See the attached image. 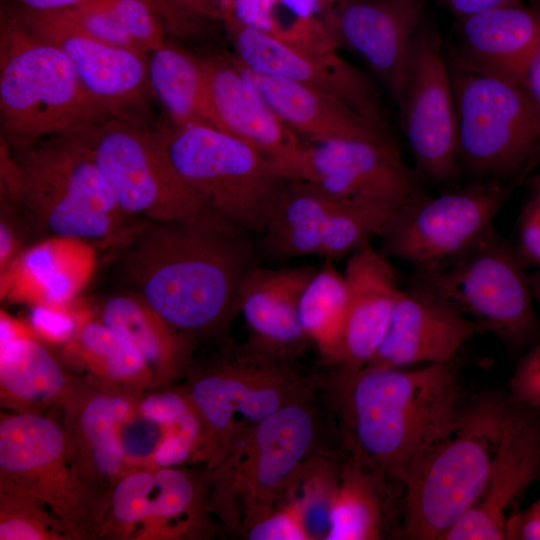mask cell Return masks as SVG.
Returning <instances> with one entry per match:
<instances>
[{
	"mask_svg": "<svg viewBox=\"0 0 540 540\" xmlns=\"http://www.w3.org/2000/svg\"><path fill=\"white\" fill-rule=\"evenodd\" d=\"M224 20L234 48L233 56L244 66L332 95L375 125L388 130L374 85L336 50L298 47L230 18Z\"/></svg>",
	"mask_w": 540,
	"mask_h": 540,
	"instance_id": "15",
	"label": "cell"
},
{
	"mask_svg": "<svg viewBox=\"0 0 540 540\" xmlns=\"http://www.w3.org/2000/svg\"><path fill=\"white\" fill-rule=\"evenodd\" d=\"M516 2H522V0H441V3L457 19L492 7Z\"/></svg>",
	"mask_w": 540,
	"mask_h": 540,
	"instance_id": "48",
	"label": "cell"
},
{
	"mask_svg": "<svg viewBox=\"0 0 540 540\" xmlns=\"http://www.w3.org/2000/svg\"><path fill=\"white\" fill-rule=\"evenodd\" d=\"M516 253L525 268L540 270V191L532 195L523 205L515 228Z\"/></svg>",
	"mask_w": 540,
	"mask_h": 540,
	"instance_id": "40",
	"label": "cell"
},
{
	"mask_svg": "<svg viewBox=\"0 0 540 540\" xmlns=\"http://www.w3.org/2000/svg\"><path fill=\"white\" fill-rule=\"evenodd\" d=\"M249 540H314L304 502L284 495L245 530Z\"/></svg>",
	"mask_w": 540,
	"mask_h": 540,
	"instance_id": "35",
	"label": "cell"
},
{
	"mask_svg": "<svg viewBox=\"0 0 540 540\" xmlns=\"http://www.w3.org/2000/svg\"><path fill=\"white\" fill-rule=\"evenodd\" d=\"M348 303L344 273L325 260L303 289L298 315L312 344L333 365H338L342 355Z\"/></svg>",
	"mask_w": 540,
	"mask_h": 540,
	"instance_id": "29",
	"label": "cell"
},
{
	"mask_svg": "<svg viewBox=\"0 0 540 540\" xmlns=\"http://www.w3.org/2000/svg\"><path fill=\"white\" fill-rule=\"evenodd\" d=\"M539 42L540 9L516 2L459 18L451 54L476 70L519 86Z\"/></svg>",
	"mask_w": 540,
	"mask_h": 540,
	"instance_id": "23",
	"label": "cell"
},
{
	"mask_svg": "<svg viewBox=\"0 0 540 540\" xmlns=\"http://www.w3.org/2000/svg\"><path fill=\"white\" fill-rule=\"evenodd\" d=\"M484 330L451 304L413 283L400 289L385 335L364 367L450 363Z\"/></svg>",
	"mask_w": 540,
	"mask_h": 540,
	"instance_id": "18",
	"label": "cell"
},
{
	"mask_svg": "<svg viewBox=\"0 0 540 540\" xmlns=\"http://www.w3.org/2000/svg\"><path fill=\"white\" fill-rule=\"evenodd\" d=\"M101 317L102 323L127 339L157 369L174 371L188 355L191 336L173 327L133 290L110 296Z\"/></svg>",
	"mask_w": 540,
	"mask_h": 540,
	"instance_id": "28",
	"label": "cell"
},
{
	"mask_svg": "<svg viewBox=\"0 0 540 540\" xmlns=\"http://www.w3.org/2000/svg\"><path fill=\"white\" fill-rule=\"evenodd\" d=\"M530 184L532 190L540 191V169L531 177Z\"/></svg>",
	"mask_w": 540,
	"mask_h": 540,
	"instance_id": "52",
	"label": "cell"
},
{
	"mask_svg": "<svg viewBox=\"0 0 540 540\" xmlns=\"http://www.w3.org/2000/svg\"><path fill=\"white\" fill-rule=\"evenodd\" d=\"M120 209L139 222L202 219L210 211L179 175L155 131L130 114L80 128Z\"/></svg>",
	"mask_w": 540,
	"mask_h": 540,
	"instance_id": "8",
	"label": "cell"
},
{
	"mask_svg": "<svg viewBox=\"0 0 540 540\" xmlns=\"http://www.w3.org/2000/svg\"><path fill=\"white\" fill-rule=\"evenodd\" d=\"M148 55V85L170 117V122L180 126H210L224 131L201 60L166 43Z\"/></svg>",
	"mask_w": 540,
	"mask_h": 540,
	"instance_id": "27",
	"label": "cell"
},
{
	"mask_svg": "<svg viewBox=\"0 0 540 540\" xmlns=\"http://www.w3.org/2000/svg\"><path fill=\"white\" fill-rule=\"evenodd\" d=\"M287 180L309 182L344 200L402 206L423 195L390 134L306 142Z\"/></svg>",
	"mask_w": 540,
	"mask_h": 540,
	"instance_id": "14",
	"label": "cell"
},
{
	"mask_svg": "<svg viewBox=\"0 0 540 540\" xmlns=\"http://www.w3.org/2000/svg\"><path fill=\"white\" fill-rule=\"evenodd\" d=\"M12 11L34 34L61 49L85 88L118 112L130 114L127 109L150 90L145 55L100 41L63 11L22 6Z\"/></svg>",
	"mask_w": 540,
	"mask_h": 540,
	"instance_id": "16",
	"label": "cell"
},
{
	"mask_svg": "<svg viewBox=\"0 0 540 540\" xmlns=\"http://www.w3.org/2000/svg\"><path fill=\"white\" fill-rule=\"evenodd\" d=\"M123 114L92 95L66 54L12 10L0 29V123L4 145L25 149L50 136Z\"/></svg>",
	"mask_w": 540,
	"mask_h": 540,
	"instance_id": "5",
	"label": "cell"
},
{
	"mask_svg": "<svg viewBox=\"0 0 540 540\" xmlns=\"http://www.w3.org/2000/svg\"><path fill=\"white\" fill-rule=\"evenodd\" d=\"M129 409V403L122 397L98 395L81 412L80 431L101 474L111 475L120 466L124 449L116 437L115 426Z\"/></svg>",
	"mask_w": 540,
	"mask_h": 540,
	"instance_id": "33",
	"label": "cell"
},
{
	"mask_svg": "<svg viewBox=\"0 0 540 540\" xmlns=\"http://www.w3.org/2000/svg\"><path fill=\"white\" fill-rule=\"evenodd\" d=\"M519 86L540 111V42L524 69Z\"/></svg>",
	"mask_w": 540,
	"mask_h": 540,
	"instance_id": "46",
	"label": "cell"
},
{
	"mask_svg": "<svg viewBox=\"0 0 540 540\" xmlns=\"http://www.w3.org/2000/svg\"><path fill=\"white\" fill-rule=\"evenodd\" d=\"M105 1L141 53L165 43L162 20L151 0Z\"/></svg>",
	"mask_w": 540,
	"mask_h": 540,
	"instance_id": "36",
	"label": "cell"
},
{
	"mask_svg": "<svg viewBox=\"0 0 540 540\" xmlns=\"http://www.w3.org/2000/svg\"><path fill=\"white\" fill-rule=\"evenodd\" d=\"M45 538L42 531L29 520L20 517H2L1 540H33Z\"/></svg>",
	"mask_w": 540,
	"mask_h": 540,
	"instance_id": "45",
	"label": "cell"
},
{
	"mask_svg": "<svg viewBox=\"0 0 540 540\" xmlns=\"http://www.w3.org/2000/svg\"><path fill=\"white\" fill-rule=\"evenodd\" d=\"M339 200L309 182L289 180L261 233L257 256L286 261L319 255L327 222Z\"/></svg>",
	"mask_w": 540,
	"mask_h": 540,
	"instance_id": "25",
	"label": "cell"
},
{
	"mask_svg": "<svg viewBox=\"0 0 540 540\" xmlns=\"http://www.w3.org/2000/svg\"><path fill=\"white\" fill-rule=\"evenodd\" d=\"M539 475L540 421L536 412L517 407L481 495L441 540L507 539L516 505Z\"/></svg>",
	"mask_w": 540,
	"mask_h": 540,
	"instance_id": "19",
	"label": "cell"
},
{
	"mask_svg": "<svg viewBox=\"0 0 540 540\" xmlns=\"http://www.w3.org/2000/svg\"><path fill=\"white\" fill-rule=\"evenodd\" d=\"M19 6L35 11H63L91 0H13Z\"/></svg>",
	"mask_w": 540,
	"mask_h": 540,
	"instance_id": "49",
	"label": "cell"
},
{
	"mask_svg": "<svg viewBox=\"0 0 540 540\" xmlns=\"http://www.w3.org/2000/svg\"><path fill=\"white\" fill-rule=\"evenodd\" d=\"M65 438L51 419L21 414L0 424V466L13 475H33L60 461Z\"/></svg>",
	"mask_w": 540,
	"mask_h": 540,
	"instance_id": "30",
	"label": "cell"
},
{
	"mask_svg": "<svg viewBox=\"0 0 540 540\" xmlns=\"http://www.w3.org/2000/svg\"><path fill=\"white\" fill-rule=\"evenodd\" d=\"M425 0H337L325 17L338 42L359 55L397 103Z\"/></svg>",
	"mask_w": 540,
	"mask_h": 540,
	"instance_id": "17",
	"label": "cell"
},
{
	"mask_svg": "<svg viewBox=\"0 0 540 540\" xmlns=\"http://www.w3.org/2000/svg\"><path fill=\"white\" fill-rule=\"evenodd\" d=\"M317 268L252 267L239 291V311L247 325L246 345L269 358L292 362L312 342L298 315L300 296Z\"/></svg>",
	"mask_w": 540,
	"mask_h": 540,
	"instance_id": "20",
	"label": "cell"
},
{
	"mask_svg": "<svg viewBox=\"0 0 540 540\" xmlns=\"http://www.w3.org/2000/svg\"><path fill=\"white\" fill-rule=\"evenodd\" d=\"M0 382L17 398L40 400L59 392L64 377L44 346L32 339L15 338L1 346Z\"/></svg>",
	"mask_w": 540,
	"mask_h": 540,
	"instance_id": "31",
	"label": "cell"
},
{
	"mask_svg": "<svg viewBox=\"0 0 540 540\" xmlns=\"http://www.w3.org/2000/svg\"><path fill=\"white\" fill-rule=\"evenodd\" d=\"M63 12L100 41L143 54L131 40L105 0H91L63 10Z\"/></svg>",
	"mask_w": 540,
	"mask_h": 540,
	"instance_id": "37",
	"label": "cell"
},
{
	"mask_svg": "<svg viewBox=\"0 0 540 540\" xmlns=\"http://www.w3.org/2000/svg\"><path fill=\"white\" fill-rule=\"evenodd\" d=\"M1 163L4 197L38 236L120 249L142 223L120 209L81 129L22 150L5 146Z\"/></svg>",
	"mask_w": 540,
	"mask_h": 540,
	"instance_id": "3",
	"label": "cell"
},
{
	"mask_svg": "<svg viewBox=\"0 0 540 540\" xmlns=\"http://www.w3.org/2000/svg\"><path fill=\"white\" fill-rule=\"evenodd\" d=\"M319 426L309 400L286 405L251 428L224 457L232 522L245 530L269 511L317 453Z\"/></svg>",
	"mask_w": 540,
	"mask_h": 540,
	"instance_id": "12",
	"label": "cell"
},
{
	"mask_svg": "<svg viewBox=\"0 0 540 540\" xmlns=\"http://www.w3.org/2000/svg\"><path fill=\"white\" fill-rule=\"evenodd\" d=\"M201 62L224 131L257 149L286 179L306 142L280 119L230 58Z\"/></svg>",
	"mask_w": 540,
	"mask_h": 540,
	"instance_id": "21",
	"label": "cell"
},
{
	"mask_svg": "<svg viewBox=\"0 0 540 540\" xmlns=\"http://www.w3.org/2000/svg\"><path fill=\"white\" fill-rule=\"evenodd\" d=\"M78 345L84 358L112 379L135 377L147 365L134 345L102 322L85 324L79 330Z\"/></svg>",
	"mask_w": 540,
	"mask_h": 540,
	"instance_id": "34",
	"label": "cell"
},
{
	"mask_svg": "<svg viewBox=\"0 0 540 540\" xmlns=\"http://www.w3.org/2000/svg\"><path fill=\"white\" fill-rule=\"evenodd\" d=\"M151 1L169 29L177 34L195 31L203 18H222L221 12L206 0Z\"/></svg>",
	"mask_w": 540,
	"mask_h": 540,
	"instance_id": "41",
	"label": "cell"
},
{
	"mask_svg": "<svg viewBox=\"0 0 540 540\" xmlns=\"http://www.w3.org/2000/svg\"><path fill=\"white\" fill-rule=\"evenodd\" d=\"M234 66L259 91L280 119L309 142L389 134L336 97L300 83L253 71L234 56Z\"/></svg>",
	"mask_w": 540,
	"mask_h": 540,
	"instance_id": "24",
	"label": "cell"
},
{
	"mask_svg": "<svg viewBox=\"0 0 540 540\" xmlns=\"http://www.w3.org/2000/svg\"><path fill=\"white\" fill-rule=\"evenodd\" d=\"M335 386L351 458L401 487L423 446L457 409L452 362L414 369L363 367L337 375Z\"/></svg>",
	"mask_w": 540,
	"mask_h": 540,
	"instance_id": "2",
	"label": "cell"
},
{
	"mask_svg": "<svg viewBox=\"0 0 540 540\" xmlns=\"http://www.w3.org/2000/svg\"><path fill=\"white\" fill-rule=\"evenodd\" d=\"M311 394V383L291 362L269 358L246 344L230 348L197 374L188 393L205 421L217 460L262 420L286 405L309 400Z\"/></svg>",
	"mask_w": 540,
	"mask_h": 540,
	"instance_id": "11",
	"label": "cell"
},
{
	"mask_svg": "<svg viewBox=\"0 0 540 540\" xmlns=\"http://www.w3.org/2000/svg\"><path fill=\"white\" fill-rule=\"evenodd\" d=\"M291 13L304 19L325 18L337 0H279Z\"/></svg>",
	"mask_w": 540,
	"mask_h": 540,
	"instance_id": "47",
	"label": "cell"
},
{
	"mask_svg": "<svg viewBox=\"0 0 540 540\" xmlns=\"http://www.w3.org/2000/svg\"><path fill=\"white\" fill-rule=\"evenodd\" d=\"M396 104L419 177L438 185L456 182L462 169L451 76L441 37L423 19Z\"/></svg>",
	"mask_w": 540,
	"mask_h": 540,
	"instance_id": "13",
	"label": "cell"
},
{
	"mask_svg": "<svg viewBox=\"0 0 540 540\" xmlns=\"http://www.w3.org/2000/svg\"><path fill=\"white\" fill-rule=\"evenodd\" d=\"M530 286L534 300H536L540 305V270H537L535 273L529 276Z\"/></svg>",
	"mask_w": 540,
	"mask_h": 540,
	"instance_id": "50",
	"label": "cell"
},
{
	"mask_svg": "<svg viewBox=\"0 0 540 540\" xmlns=\"http://www.w3.org/2000/svg\"><path fill=\"white\" fill-rule=\"evenodd\" d=\"M540 476V475H539Z\"/></svg>",
	"mask_w": 540,
	"mask_h": 540,
	"instance_id": "53",
	"label": "cell"
},
{
	"mask_svg": "<svg viewBox=\"0 0 540 540\" xmlns=\"http://www.w3.org/2000/svg\"><path fill=\"white\" fill-rule=\"evenodd\" d=\"M517 407L493 398L457 407L431 436L403 482L405 539L441 540L475 504Z\"/></svg>",
	"mask_w": 540,
	"mask_h": 540,
	"instance_id": "4",
	"label": "cell"
},
{
	"mask_svg": "<svg viewBox=\"0 0 540 540\" xmlns=\"http://www.w3.org/2000/svg\"><path fill=\"white\" fill-rule=\"evenodd\" d=\"M391 485L399 486L350 457L339 469L328 506L324 540L386 538L391 523L388 505Z\"/></svg>",
	"mask_w": 540,
	"mask_h": 540,
	"instance_id": "26",
	"label": "cell"
},
{
	"mask_svg": "<svg viewBox=\"0 0 540 540\" xmlns=\"http://www.w3.org/2000/svg\"><path fill=\"white\" fill-rule=\"evenodd\" d=\"M523 177L475 181L404 204L380 237L379 250L410 264L417 276L439 272L494 229V219Z\"/></svg>",
	"mask_w": 540,
	"mask_h": 540,
	"instance_id": "10",
	"label": "cell"
},
{
	"mask_svg": "<svg viewBox=\"0 0 540 540\" xmlns=\"http://www.w3.org/2000/svg\"><path fill=\"white\" fill-rule=\"evenodd\" d=\"M400 207L340 199L327 222L319 256L332 262L349 256L380 236Z\"/></svg>",
	"mask_w": 540,
	"mask_h": 540,
	"instance_id": "32",
	"label": "cell"
},
{
	"mask_svg": "<svg viewBox=\"0 0 540 540\" xmlns=\"http://www.w3.org/2000/svg\"><path fill=\"white\" fill-rule=\"evenodd\" d=\"M155 133L173 166L212 212L261 234L289 180L242 139L210 126L172 122Z\"/></svg>",
	"mask_w": 540,
	"mask_h": 540,
	"instance_id": "6",
	"label": "cell"
},
{
	"mask_svg": "<svg viewBox=\"0 0 540 540\" xmlns=\"http://www.w3.org/2000/svg\"><path fill=\"white\" fill-rule=\"evenodd\" d=\"M509 395L520 408L540 410V341L519 360L509 381Z\"/></svg>",
	"mask_w": 540,
	"mask_h": 540,
	"instance_id": "38",
	"label": "cell"
},
{
	"mask_svg": "<svg viewBox=\"0 0 540 540\" xmlns=\"http://www.w3.org/2000/svg\"><path fill=\"white\" fill-rule=\"evenodd\" d=\"M195 407L191 398L172 392L149 395L142 400L139 411L144 419L169 426L182 419Z\"/></svg>",
	"mask_w": 540,
	"mask_h": 540,
	"instance_id": "42",
	"label": "cell"
},
{
	"mask_svg": "<svg viewBox=\"0 0 540 540\" xmlns=\"http://www.w3.org/2000/svg\"><path fill=\"white\" fill-rule=\"evenodd\" d=\"M513 243L495 228L447 268L413 283L451 304L512 348L538 342L529 276Z\"/></svg>",
	"mask_w": 540,
	"mask_h": 540,
	"instance_id": "9",
	"label": "cell"
},
{
	"mask_svg": "<svg viewBox=\"0 0 540 540\" xmlns=\"http://www.w3.org/2000/svg\"><path fill=\"white\" fill-rule=\"evenodd\" d=\"M211 6L218 9L221 14L222 10L228 5L230 0H206Z\"/></svg>",
	"mask_w": 540,
	"mask_h": 540,
	"instance_id": "51",
	"label": "cell"
},
{
	"mask_svg": "<svg viewBox=\"0 0 540 540\" xmlns=\"http://www.w3.org/2000/svg\"><path fill=\"white\" fill-rule=\"evenodd\" d=\"M252 235L214 212L142 222L119 249V270L173 327L189 335L216 330L239 311L241 283L256 265Z\"/></svg>",
	"mask_w": 540,
	"mask_h": 540,
	"instance_id": "1",
	"label": "cell"
},
{
	"mask_svg": "<svg viewBox=\"0 0 540 540\" xmlns=\"http://www.w3.org/2000/svg\"><path fill=\"white\" fill-rule=\"evenodd\" d=\"M447 63L462 173L476 181L524 177L540 158V111L517 84L453 54Z\"/></svg>",
	"mask_w": 540,
	"mask_h": 540,
	"instance_id": "7",
	"label": "cell"
},
{
	"mask_svg": "<svg viewBox=\"0 0 540 540\" xmlns=\"http://www.w3.org/2000/svg\"><path fill=\"white\" fill-rule=\"evenodd\" d=\"M507 539L540 540V498L511 518Z\"/></svg>",
	"mask_w": 540,
	"mask_h": 540,
	"instance_id": "44",
	"label": "cell"
},
{
	"mask_svg": "<svg viewBox=\"0 0 540 540\" xmlns=\"http://www.w3.org/2000/svg\"><path fill=\"white\" fill-rule=\"evenodd\" d=\"M395 270L390 258L371 243L349 255L343 272L348 314L337 375L363 368L381 343L401 289Z\"/></svg>",
	"mask_w": 540,
	"mask_h": 540,
	"instance_id": "22",
	"label": "cell"
},
{
	"mask_svg": "<svg viewBox=\"0 0 540 540\" xmlns=\"http://www.w3.org/2000/svg\"><path fill=\"white\" fill-rule=\"evenodd\" d=\"M23 219L15 206L8 198H2L1 219H0V267L1 270L12 260L19 247L18 233L20 227L18 224Z\"/></svg>",
	"mask_w": 540,
	"mask_h": 540,
	"instance_id": "43",
	"label": "cell"
},
{
	"mask_svg": "<svg viewBox=\"0 0 540 540\" xmlns=\"http://www.w3.org/2000/svg\"><path fill=\"white\" fill-rule=\"evenodd\" d=\"M154 474L135 472L124 477L112 496V512L122 523H132L147 517L146 496Z\"/></svg>",
	"mask_w": 540,
	"mask_h": 540,
	"instance_id": "39",
	"label": "cell"
}]
</instances>
